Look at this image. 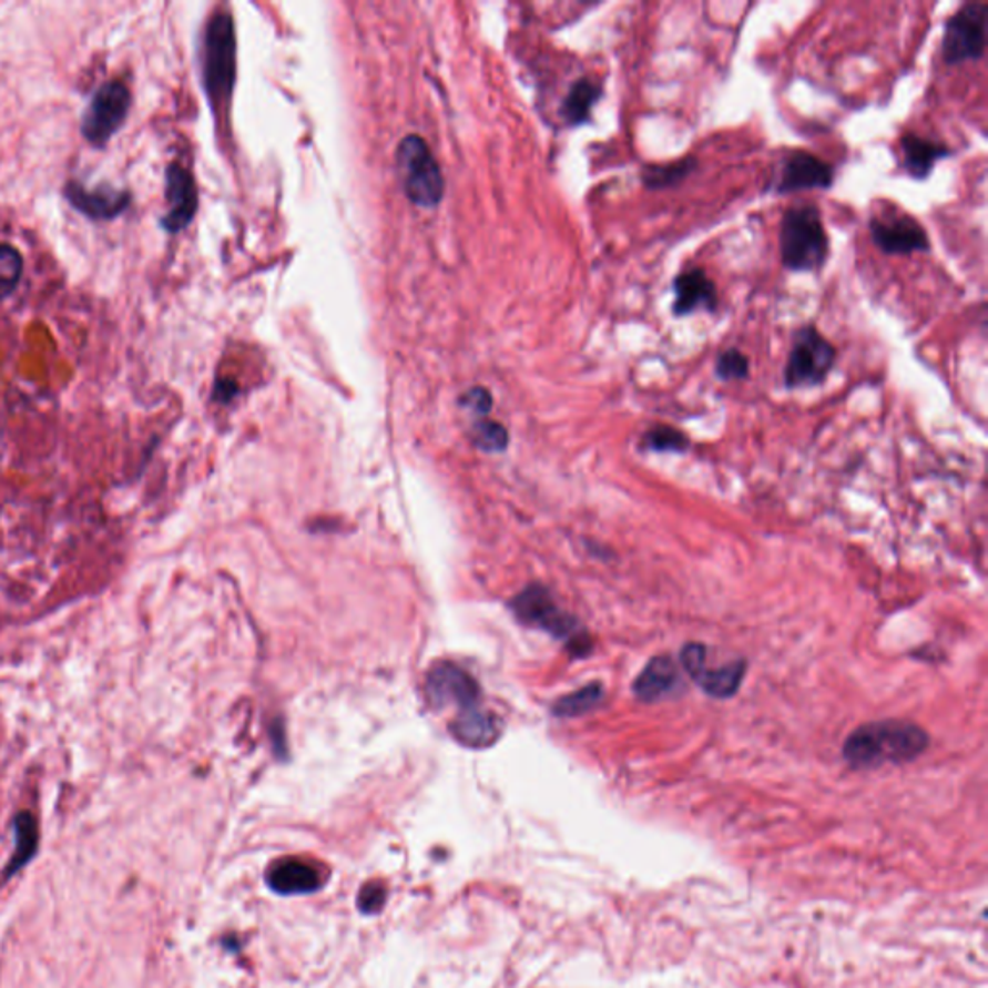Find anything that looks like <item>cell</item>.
Masks as SVG:
<instances>
[{"label": "cell", "mask_w": 988, "mask_h": 988, "mask_svg": "<svg viewBox=\"0 0 988 988\" xmlns=\"http://www.w3.org/2000/svg\"><path fill=\"white\" fill-rule=\"evenodd\" d=\"M927 745V732L914 722H870L849 734L844 743V758L855 768L899 765L919 757Z\"/></svg>", "instance_id": "obj_1"}, {"label": "cell", "mask_w": 988, "mask_h": 988, "mask_svg": "<svg viewBox=\"0 0 988 988\" xmlns=\"http://www.w3.org/2000/svg\"><path fill=\"white\" fill-rule=\"evenodd\" d=\"M782 265L792 273H817L831 257V236L815 203H797L781 221Z\"/></svg>", "instance_id": "obj_2"}, {"label": "cell", "mask_w": 988, "mask_h": 988, "mask_svg": "<svg viewBox=\"0 0 988 988\" xmlns=\"http://www.w3.org/2000/svg\"><path fill=\"white\" fill-rule=\"evenodd\" d=\"M236 83V31L228 10L211 16L203 38V85L213 106L228 103Z\"/></svg>", "instance_id": "obj_3"}, {"label": "cell", "mask_w": 988, "mask_h": 988, "mask_svg": "<svg viewBox=\"0 0 988 988\" xmlns=\"http://www.w3.org/2000/svg\"><path fill=\"white\" fill-rule=\"evenodd\" d=\"M396 166L404 194L417 207L432 208L445 195V179L429 143L421 135H406L396 149Z\"/></svg>", "instance_id": "obj_4"}, {"label": "cell", "mask_w": 988, "mask_h": 988, "mask_svg": "<svg viewBox=\"0 0 988 988\" xmlns=\"http://www.w3.org/2000/svg\"><path fill=\"white\" fill-rule=\"evenodd\" d=\"M838 361V349L815 325H803L792 338L788 359L784 365V387H821Z\"/></svg>", "instance_id": "obj_5"}, {"label": "cell", "mask_w": 988, "mask_h": 988, "mask_svg": "<svg viewBox=\"0 0 988 988\" xmlns=\"http://www.w3.org/2000/svg\"><path fill=\"white\" fill-rule=\"evenodd\" d=\"M512 610L523 624L541 628L554 638L568 640L570 651L576 656H585L591 651V638L578 630V622L570 614L558 609L549 591L541 585H529L512 601Z\"/></svg>", "instance_id": "obj_6"}, {"label": "cell", "mask_w": 988, "mask_h": 988, "mask_svg": "<svg viewBox=\"0 0 988 988\" xmlns=\"http://www.w3.org/2000/svg\"><path fill=\"white\" fill-rule=\"evenodd\" d=\"M987 2H966L944 23L943 60L946 67L977 62L987 51Z\"/></svg>", "instance_id": "obj_7"}, {"label": "cell", "mask_w": 988, "mask_h": 988, "mask_svg": "<svg viewBox=\"0 0 988 988\" xmlns=\"http://www.w3.org/2000/svg\"><path fill=\"white\" fill-rule=\"evenodd\" d=\"M132 93L126 83L112 80L99 88L82 114V134L93 147L103 149L126 124Z\"/></svg>", "instance_id": "obj_8"}, {"label": "cell", "mask_w": 988, "mask_h": 988, "mask_svg": "<svg viewBox=\"0 0 988 988\" xmlns=\"http://www.w3.org/2000/svg\"><path fill=\"white\" fill-rule=\"evenodd\" d=\"M870 242L885 255L929 253L930 238L925 226L914 215L899 208L875 213L869 218Z\"/></svg>", "instance_id": "obj_9"}, {"label": "cell", "mask_w": 988, "mask_h": 988, "mask_svg": "<svg viewBox=\"0 0 988 988\" xmlns=\"http://www.w3.org/2000/svg\"><path fill=\"white\" fill-rule=\"evenodd\" d=\"M836 179L833 164L821 156L794 149L782 159L778 176L773 182L774 194L786 195L811 190H831Z\"/></svg>", "instance_id": "obj_10"}, {"label": "cell", "mask_w": 988, "mask_h": 988, "mask_svg": "<svg viewBox=\"0 0 988 988\" xmlns=\"http://www.w3.org/2000/svg\"><path fill=\"white\" fill-rule=\"evenodd\" d=\"M425 697L435 709L458 706L460 711L479 705L481 690L476 678L450 661H440L425 680Z\"/></svg>", "instance_id": "obj_11"}, {"label": "cell", "mask_w": 988, "mask_h": 988, "mask_svg": "<svg viewBox=\"0 0 988 988\" xmlns=\"http://www.w3.org/2000/svg\"><path fill=\"white\" fill-rule=\"evenodd\" d=\"M672 313L674 317H690L693 313L719 312L721 296L713 278L703 267H687L672 281Z\"/></svg>", "instance_id": "obj_12"}, {"label": "cell", "mask_w": 988, "mask_h": 988, "mask_svg": "<svg viewBox=\"0 0 988 988\" xmlns=\"http://www.w3.org/2000/svg\"><path fill=\"white\" fill-rule=\"evenodd\" d=\"M169 211L164 213L161 226L169 234H179L187 228L197 213V186L192 172L182 164L172 163L164 174Z\"/></svg>", "instance_id": "obj_13"}, {"label": "cell", "mask_w": 988, "mask_h": 988, "mask_svg": "<svg viewBox=\"0 0 988 988\" xmlns=\"http://www.w3.org/2000/svg\"><path fill=\"white\" fill-rule=\"evenodd\" d=\"M64 197L78 213H82L91 221H114L132 203V194L126 190H116L104 184L85 187L82 182H68Z\"/></svg>", "instance_id": "obj_14"}, {"label": "cell", "mask_w": 988, "mask_h": 988, "mask_svg": "<svg viewBox=\"0 0 988 988\" xmlns=\"http://www.w3.org/2000/svg\"><path fill=\"white\" fill-rule=\"evenodd\" d=\"M268 886L284 896L309 894L323 885L319 867L299 857H284L267 870Z\"/></svg>", "instance_id": "obj_15"}, {"label": "cell", "mask_w": 988, "mask_h": 988, "mask_svg": "<svg viewBox=\"0 0 988 988\" xmlns=\"http://www.w3.org/2000/svg\"><path fill=\"white\" fill-rule=\"evenodd\" d=\"M899 149L904 169L911 179L919 182L929 179L940 161L954 155V149L948 147L946 143L935 142L914 132H907L899 137Z\"/></svg>", "instance_id": "obj_16"}, {"label": "cell", "mask_w": 988, "mask_h": 988, "mask_svg": "<svg viewBox=\"0 0 988 988\" xmlns=\"http://www.w3.org/2000/svg\"><path fill=\"white\" fill-rule=\"evenodd\" d=\"M454 740L460 742L471 750H485L491 747L492 743L498 742V737L502 734L500 721L489 711H483L481 706H471L466 711H460L456 716V721L450 724Z\"/></svg>", "instance_id": "obj_17"}, {"label": "cell", "mask_w": 988, "mask_h": 988, "mask_svg": "<svg viewBox=\"0 0 988 988\" xmlns=\"http://www.w3.org/2000/svg\"><path fill=\"white\" fill-rule=\"evenodd\" d=\"M604 95V85L601 80L593 78H580L578 82L572 83V88L568 91L560 114L570 126H583L591 122L593 109Z\"/></svg>", "instance_id": "obj_18"}, {"label": "cell", "mask_w": 988, "mask_h": 988, "mask_svg": "<svg viewBox=\"0 0 988 988\" xmlns=\"http://www.w3.org/2000/svg\"><path fill=\"white\" fill-rule=\"evenodd\" d=\"M697 169V156L685 155L678 161H670V163L645 164L641 169L640 180L649 192H664V190L682 186Z\"/></svg>", "instance_id": "obj_19"}, {"label": "cell", "mask_w": 988, "mask_h": 988, "mask_svg": "<svg viewBox=\"0 0 988 988\" xmlns=\"http://www.w3.org/2000/svg\"><path fill=\"white\" fill-rule=\"evenodd\" d=\"M676 684V664L669 656H654L635 680L633 692L643 701H656L662 695L672 692Z\"/></svg>", "instance_id": "obj_20"}, {"label": "cell", "mask_w": 988, "mask_h": 988, "mask_svg": "<svg viewBox=\"0 0 988 988\" xmlns=\"http://www.w3.org/2000/svg\"><path fill=\"white\" fill-rule=\"evenodd\" d=\"M745 662L736 661L721 669H703L693 678L709 695L716 699L732 697L742 685Z\"/></svg>", "instance_id": "obj_21"}, {"label": "cell", "mask_w": 988, "mask_h": 988, "mask_svg": "<svg viewBox=\"0 0 988 988\" xmlns=\"http://www.w3.org/2000/svg\"><path fill=\"white\" fill-rule=\"evenodd\" d=\"M16 828V852L12 859L8 862L7 877L14 875L22 869L26 863L38 852L39 828L35 818L30 813H20L14 821Z\"/></svg>", "instance_id": "obj_22"}, {"label": "cell", "mask_w": 988, "mask_h": 988, "mask_svg": "<svg viewBox=\"0 0 988 988\" xmlns=\"http://www.w3.org/2000/svg\"><path fill=\"white\" fill-rule=\"evenodd\" d=\"M602 699H604V690H602V685L589 684L585 685V687L578 690V692L558 699L557 705H554L552 711H554V714L560 716V719H573V716H581V714L589 713V711L597 709V706L601 705Z\"/></svg>", "instance_id": "obj_23"}, {"label": "cell", "mask_w": 988, "mask_h": 988, "mask_svg": "<svg viewBox=\"0 0 988 988\" xmlns=\"http://www.w3.org/2000/svg\"><path fill=\"white\" fill-rule=\"evenodd\" d=\"M750 357L740 348L722 349L714 359V375L722 383H736V380L750 379Z\"/></svg>", "instance_id": "obj_24"}, {"label": "cell", "mask_w": 988, "mask_h": 988, "mask_svg": "<svg viewBox=\"0 0 988 988\" xmlns=\"http://www.w3.org/2000/svg\"><path fill=\"white\" fill-rule=\"evenodd\" d=\"M643 446L654 452H685L690 448V439L676 427L654 425L643 435Z\"/></svg>", "instance_id": "obj_25"}, {"label": "cell", "mask_w": 988, "mask_h": 988, "mask_svg": "<svg viewBox=\"0 0 988 988\" xmlns=\"http://www.w3.org/2000/svg\"><path fill=\"white\" fill-rule=\"evenodd\" d=\"M22 275V253L8 244H0V299L12 296Z\"/></svg>", "instance_id": "obj_26"}, {"label": "cell", "mask_w": 988, "mask_h": 988, "mask_svg": "<svg viewBox=\"0 0 988 988\" xmlns=\"http://www.w3.org/2000/svg\"><path fill=\"white\" fill-rule=\"evenodd\" d=\"M473 442L485 452H502L508 446V431L497 421H479L473 427Z\"/></svg>", "instance_id": "obj_27"}, {"label": "cell", "mask_w": 988, "mask_h": 988, "mask_svg": "<svg viewBox=\"0 0 988 988\" xmlns=\"http://www.w3.org/2000/svg\"><path fill=\"white\" fill-rule=\"evenodd\" d=\"M385 899H387V890L383 888V885L379 883H369V885H365L359 892V899H357V906L359 909L364 911V914H375V911H379L383 904H385Z\"/></svg>", "instance_id": "obj_28"}, {"label": "cell", "mask_w": 988, "mask_h": 988, "mask_svg": "<svg viewBox=\"0 0 988 988\" xmlns=\"http://www.w3.org/2000/svg\"><path fill=\"white\" fill-rule=\"evenodd\" d=\"M460 404L464 408H468L473 414L487 416L492 408V396L487 388L473 387L469 388L466 395L461 396Z\"/></svg>", "instance_id": "obj_29"}, {"label": "cell", "mask_w": 988, "mask_h": 988, "mask_svg": "<svg viewBox=\"0 0 988 988\" xmlns=\"http://www.w3.org/2000/svg\"><path fill=\"white\" fill-rule=\"evenodd\" d=\"M705 646L699 645V643H690V645L684 646V651H682V664H684V669L690 672V676H697L699 672L705 669Z\"/></svg>", "instance_id": "obj_30"}]
</instances>
